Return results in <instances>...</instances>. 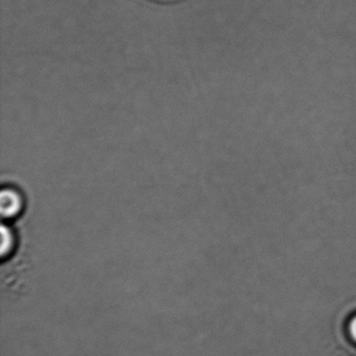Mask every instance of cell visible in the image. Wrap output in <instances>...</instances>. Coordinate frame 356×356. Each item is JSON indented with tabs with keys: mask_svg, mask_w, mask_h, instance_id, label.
Wrapping results in <instances>:
<instances>
[{
	"mask_svg": "<svg viewBox=\"0 0 356 356\" xmlns=\"http://www.w3.org/2000/svg\"><path fill=\"white\" fill-rule=\"evenodd\" d=\"M349 332H350L351 338L356 342V316L351 320L350 324H349Z\"/></svg>",
	"mask_w": 356,
	"mask_h": 356,
	"instance_id": "cell-3",
	"label": "cell"
},
{
	"mask_svg": "<svg viewBox=\"0 0 356 356\" xmlns=\"http://www.w3.org/2000/svg\"><path fill=\"white\" fill-rule=\"evenodd\" d=\"M21 199L14 191H3L1 195V213L3 217H12L20 209Z\"/></svg>",
	"mask_w": 356,
	"mask_h": 356,
	"instance_id": "cell-1",
	"label": "cell"
},
{
	"mask_svg": "<svg viewBox=\"0 0 356 356\" xmlns=\"http://www.w3.org/2000/svg\"><path fill=\"white\" fill-rule=\"evenodd\" d=\"M13 246V236L8 232L6 234V227H2V246L1 251L2 255L6 254V252L10 250Z\"/></svg>",
	"mask_w": 356,
	"mask_h": 356,
	"instance_id": "cell-2",
	"label": "cell"
}]
</instances>
